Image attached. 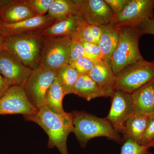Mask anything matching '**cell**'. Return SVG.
Here are the masks:
<instances>
[{"label": "cell", "mask_w": 154, "mask_h": 154, "mask_svg": "<svg viewBox=\"0 0 154 154\" xmlns=\"http://www.w3.org/2000/svg\"><path fill=\"white\" fill-rule=\"evenodd\" d=\"M154 140V113L149 116L148 122L144 133L142 145L147 146Z\"/></svg>", "instance_id": "f1b7e54d"}, {"label": "cell", "mask_w": 154, "mask_h": 154, "mask_svg": "<svg viewBox=\"0 0 154 154\" xmlns=\"http://www.w3.org/2000/svg\"><path fill=\"white\" fill-rule=\"evenodd\" d=\"M154 79V61L141 60L128 66L116 75L114 89L131 94Z\"/></svg>", "instance_id": "5b68a950"}, {"label": "cell", "mask_w": 154, "mask_h": 154, "mask_svg": "<svg viewBox=\"0 0 154 154\" xmlns=\"http://www.w3.org/2000/svg\"><path fill=\"white\" fill-rule=\"evenodd\" d=\"M145 154H154L150 152H149V151H148L147 152H146V153Z\"/></svg>", "instance_id": "74e56055"}, {"label": "cell", "mask_w": 154, "mask_h": 154, "mask_svg": "<svg viewBox=\"0 0 154 154\" xmlns=\"http://www.w3.org/2000/svg\"><path fill=\"white\" fill-rule=\"evenodd\" d=\"M91 34L94 41L96 44H99V40L103 33L102 26L96 25H90Z\"/></svg>", "instance_id": "d6a6232c"}, {"label": "cell", "mask_w": 154, "mask_h": 154, "mask_svg": "<svg viewBox=\"0 0 154 154\" xmlns=\"http://www.w3.org/2000/svg\"><path fill=\"white\" fill-rule=\"evenodd\" d=\"M2 10H1V9H0V21H1V11H2Z\"/></svg>", "instance_id": "f35d334b"}, {"label": "cell", "mask_w": 154, "mask_h": 154, "mask_svg": "<svg viewBox=\"0 0 154 154\" xmlns=\"http://www.w3.org/2000/svg\"><path fill=\"white\" fill-rule=\"evenodd\" d=\"M147 146H148L149 148L151 147H154V140L152 141Z\"/></svg>", "instance_id": "8d00e7d4"}, {"label": "cell", "mask_w": 154, "mask_h": 154, "mask_svg": "<svg viewBox=\"0 0 154 154\" xmlns=\"http://www.w3.org/2000/svg\"><path fill=\"white\" fill-rule=\"evenodd\" d=\"M71 113L74 126L73 133L82 147L95 137H105L120 143L124 141L122 135L106 119L80 111H73Z\"/></svg>", "instance_id": "7a4b0ae2"}, {"label": "cell", "mask_w": 154, "mask_h": 154, "mask_svg": "<svg viewBox=\"0 0 154 154\" xmlns=\"http://www.w3.org/2000/svg\"><path fill=\"white\" fill-rule=\"evenodd\" d=\"M6 91H3V90H2V89H1V88H0V98H1V97H2V96L4 95V94H5V93Z\"/></svg>", "instance_id": "d590c367"}, {"label": "cell", "mask_w": 154, "mask_h": 154, "mask_svg": "<svg viewBox=\"0 0 154 154\" xmlns=\"http://www.w3.org/2000/svg\"><path fill=\"white\" fill-rule=\"evenodd\" d=\"M82 42L85 57L94 63L102 60V54L99 44L83 41Z\"/></svg>", "instance_id": "484cf974"}, {"label": "cell", "mask_w": 154, "mask_h": 154, "mask_svg": "<svg viewBox=\"0 0 154 154\" xmlns=\"http://www.w3.org/2000/svg\"><path fill=\"white\" fill-rule=\"evenodd\" d=\"M38 16L28 0L12 1L2 10L1 20L8 23H14Z\"/></svg>", "instance_id": "2e32d148"}, {"label": "cell", "mask_w": 154, "mask_h": 154, "mask_svg": "<svg viewBox=\"0 0 154 154\" xmlns=\"http://www.w3.org/2000/svg\"><path fill=\"white\" fill-rule=\"evenodd\" d=\"M102 27L103 33L99 43L102 60L110 63L118 43L119 29L110 28L107 25Z\"/></svg>", "instance_id": "44dd1931"}, {"label": "cell", "mask_w": 154, "mask_h": 154, "mask_svg": "<svg viewBox=\"0 0 154 154\" xmlns=\"http://www.w3.org/2000/svg\"><path fill=\"white\" fill-rule=\"evenodd\" d=\"M113 11L114 15L121 13L129 3L130 0H105Z\"/></svg>", "instance_id": "f546056e"}, {"label": "cell", "mask_w": 154, "mask_h": 154, "mask_svg": "<svg viewBox=\"0 0 154 154\" xmlns=\"http://www.w3.org/2000/svg\"><path fill=\"white\" fill-rule=\"evenodd\" d=\"M134 113L150 115L154 113V79L131 94Z\"/></svg>", "instance_id": "9a60e30c"}, {"label": "cell", "mask_w": 154, "mask_h": 154, "mask_svg": "<svg viewBox=\"0 0 154 154\" xmlns=\"http://www.w3.org/2000/svg\"><path fill=\"white\" fill-rule=\"evenodd\" d=\"M71 44L67 36H42L40 66L56 72L69 64Z\"/></svg>", "instance_id": "8992f818"}, {"label": "cell", "mask_w": 154, "mask_h": 154, "mask_svg": "<svg viewBox=\"0 0 154 154\" xmlns=\"http://www.w3.org/2000/svg\"><path fill=\"white\" fill-rule=\"evenodd\" d=\"M79 36L82 41L95 43L91 34L90 25L85 22H84L80 27Z\"/></svg>", "instance_id": "4dcf8cb0"}, {"label": "cell", "mask_w": 154, "mask_h": 154, "mask_svg": "<svg viewBox=\"0 0 154 154\" xmlns=\"http://www.w3.org/2000/svg\"><path fill=\"white\" fill-rule=\"evenodd\" d=\"M88 75L109 97H112L115 91L116 75L110 63L102 60L94 63V67Z\"/></svg>", "instance_id": "e0dca14e"}, {"label": "cell", "mask_w": 154, "mask_h": 154, "mask_svg": "<svg viewBox=\"0 0 154 154\" xmlns=\"http://www.w3.org/2000/svg\"><path fill=\"white\" fill-rule=\"evenodd\" d=\"M154 0H130L121 13L114 15L107 26L114 29L137 28L141 23L154 19Z\"/></svg>", "instance_id": "52a82bcc"}, {"label": "cell", "mask_w": 154, "mask_h": 154, "mask_svg": "<svg viewBox=\"0 0 154 154\" xmlns=\"http://www.w3.org/2000/svg\"><path fill=\"white\" fill-rule=\"evenodd\" d=\"M149 149L147 146L141 145L128 138L123 143L120 154H145Z\"/></svg>", "instance_id": "cb8c5ba5"}, {"label": "cell", "mask_w": 154, "mask_h": 154, "mask_svg": "<svg viewBox=\"0 0 154 154\" xmlns=\"http://www.w3.org/2000/svg\"><path fill=\"white\" fill-rule=\"evenodd\" d=\"M56 72L66 95L73 94L75 85L80 76L79 72L69 64L60 67Z\"/></svg>", "instance_id": "603a6c76"}, {"label": "cell", "mask_w": 154, "mask_h": 154, "mask_svg": "<svg viewBox=\"0 0 154 154\" xmlns=\"http://www.w3.org/2000/svg\"><path fill=\"white\" fill-rule=\"evenodd\" d=\"M111 98L110 111L105 118L121 134L125 123L134 113L131 94L115 90Z\"/></svg>", "instance_id": "8fae6325"}, {"label": "cell", "mask_w": 154, "mask_h": 154, "mask_svg": "<svg viewBox=\"0 0 154 154\" xmlns=\"http://www.w3.org/2000/svg\"><path fill=\"white\" fill-rule=\"evenodd\" d=\"M4 44H5V38L0 33V51L4 49Z\"/></svg>", "instance_id": "e575fe53"}, {"label": "cell", "mask_w": 154, "mask_h": 154, "mask_svg": "<svg viewBox=\"0 0 154 154\" xmlns=\"http://www.w3.org/2000/svg\"><path fill=\"white\" fill-rule=\"evenodd\" d=\"M38 109L28 99L23 86H11L0 98V115H35Z\"/></svg>", "instance_id": "9c48e42d"}, {"label": "cell", "mask_w": 154, "mask_h": 154, "mask_svg": "<svg viewBox=\"0 0 154 154\" xmlns=\"http://www.w3.org/2000/svg\"><path fill=\"white\" fill-rule=\"evenodd\" d=\"M10 87L0 73V88L3 91H6Z\"/></svg>", "instance_id": "836d02e7"}, {"label": "cell", "mask_w": 154, "mask_h": 154, "mask_svg": "<svg viewBox=\"0 0 154 154\" xmlns=\"http://www.w3.org/2000/svg\"><path fill=\"white\" fill-rule=\"evenodd\" d=\"M70 65L81 75H88L91 71L94 63L88 57H84L82 58L69 63Z\"/></svg>", "instance_id": "d4e9b609"}, {"label": "cell", "mask_w": 154, "mask_h": 154, "mask_svg": "<svg viewBox=\"0 0 154 154\" xmlns=\"http://www.w3.org/2000/svg\"><path fill=\"white\" fill-rule=\"evenodd\" d=\"M54 0H28L29 4L38 16L45 15L48 13Z\"/></svg>", "instance_id": "4316f807"}, {"label": "cell", "mask_w": 154, "mask_h": 154, "mask_svg": "<svg viewBox=\"0 0 154 154\" xmlns=\"http://www.w3.org/2000/svg\"><path fill=\"white\" fill-rule=\"evenodd\" d=\"M85 57L82 41L80 38L72 40L69 63Z\"/></svg>", "instance_id": "83f0119b"}, {"label": "cell", "mask_w": 154, "mask_h": 154, "mask_svg": "<svg viewBox=\"0 0 154 154\" xmlns=\"http://www.w3.org/2000/svg\"><path fill=\"white\" fill-rule=\"evenodd\" d=\"M80 17L90 25L106 26L114 16L105 0H77Z\"/></svg>", "instance_id": "4fadbf2b"}, {"label": "cell", "mask_w": 154, "mask_h": 154, "mask_svg": "<svg viewBox=\"0 0 154 154\" xmlns=\"http://www.w3.org/2000/svg\"><path fill=\"white\" fill-rule=\"evenodd\" d=\"M141 36L137 28L127 27L119 29L118 43L110 62L115 75L125 67L143 59L139 47Z\"/></svg>", "instance_id": "3957f363"}, {"label": "cell", "mask_w": 154, "mask_h": 154, "mask_svg": "<svg viewBox=\"0 0 154 154\" xmlns=\"http://www.w3.org/2000/svg\"><path fill=\"white\" fill-rule=\"evenodd\" d=\"M32 71L8 51H0V73L10 87H24Z\"/></svg>", "instance_id": "30bf717a"}, {"label": "cell", "mask_w": 154, "mask_h": 154, "mask_svg": "<svg viewBox=\"0 0 154 154\" xmlns=\"http://www.w3.org/2000/svg\"><path fill=\"white\" fill-rule=\"evenodd\" d=\"M149 116L133 113L125 123L122 132L124 141L127 139L130 138L137 143L141 145Z\"/></svg>", "instance_id": "ac0fdd59"}, {"label": "cell", "mask_w": 154, "mask_h": 154, "mask_svg": "<svg viewBox=\"0 0 154 154\" xmlns=\"http://www.w3.org/2000/svg\"><path fill=\"white\" fill-rule=\"evenodd\" d=\"M56 76V72L40 66L32 71L24 88L30 102L38 109L45 106L46 93Z\"/></svg>", "instance_id": "ba28073f"}, {"label": "cell", "mask_w": 154, "mask_h": 154, "mask_svg": "<svg viewBox=\"0 0 154 154\" xmlns=\"http://www.w3.org/2000/svg\"><path fill=\"white\" fill-rule=\"evenodd\" d=\"M42 37L41 33L5 37L4 49L25 66L33 70L40 66Z\"/></svg>", "instance_id": "277c9868"}, {"label": "cell", "mask_w": 154, "mask_h": 154, "mask_svg": "<svg viewBox=\"0 0 154 154\" xmlns=\"http://www.w3.org/2000/svg\"><path fill=\"white\" fill-rule=\"evenodd\" d=\"M137 28L142 36L146 34L154 35V19H150L141 23Z\"/></svg>", "instance_id": "1f68e13d"}, {"label": "cell", "mask_w": 154, "mask_h": 154, "mask_svg": "<svg viewBox=\"0 0 154 154\" xmlns=\"http://www.w3.org/2000/svg\"><path fill=\"white\" fill-rule=\"evenodd\" d=\"M65 96L61 83L56 76L46 93L45 106L54 113L64 114L66 112L63 106V100Z\"/></svg>", "instance_id": "ffe728a7"}, {"label": "cell", "mask_w": 154, "mask_h": 154, "mask_svg": "<svg viewBox=\"0 0 154 154\" xmlns=\"http://www.w3.org/2000/svg\"><path fill=\"white\" fill-rule=\"evenodd\" d=\"M55 20L48 14L14 23L0 21V33L5 37L22 34L41 33L53 24Z\"/></svg>", "instance_id": "7c38bea8"}, {"label": "cell", "mask_w": 154, "mask_h": 154, "mask_svg": "<svg viewBox=\"0 0 154 154\" xmlns=\"http://www.w3.org/2000/svg\"><path fill=\"white\" fill-rule=\"evenodd\" d=\"M27 120L35 122L46 132L49 148L56 147L61 154H68L67 140L70 133L74 131L71 113L57 114L46 106L38 108L35 115L24 116Z\"/></svg>", "instance_id": "6da1fadb"}, {"label": "cell", "mask_w": 154, "mask_h": 154, "mask_svg": "<svg viewBox=\"0 0 154 154\" xmlns=\"http://www.w3.org/2000/svg\"><path fill=\"white\" fill-rule=\"evenodd\" d=\"M84 22L85 20L79 16H71L55 21L41 33L44 36H67L74 40L80 38L79 30Z\"/></svg>", "instance_id": "5bb4252c"}, {"label": "cell", "mask_w": 154, "mask_h": 154, "mask_svg": "<svg viewBox=\"0 0 154 154\" xmlns=\"http://www.w3.org/2000/svg\"><path fill=\"white\" fill-rule=\"evenodd\" d=\"M48 14L55 21L72 16H80L77 0H54Z\"/></svg>", "instance_id": "7402d4cb"}, {"label": "cell", "mask_w": 154, "mask_h": 154, "mask_svg": "<svg viewBox=\"0 0 154 154\" xmlns=\"http://www.w3.org/2000/svg\"><path fill=\"white\" fill-rule=\"evenodd\" d=\"M73 94L88 101L97 98L109 97L108 94L88 75L80 76L75 85Z\"/></svg>", "instance_id": "d6986e66"}]
</instances>
